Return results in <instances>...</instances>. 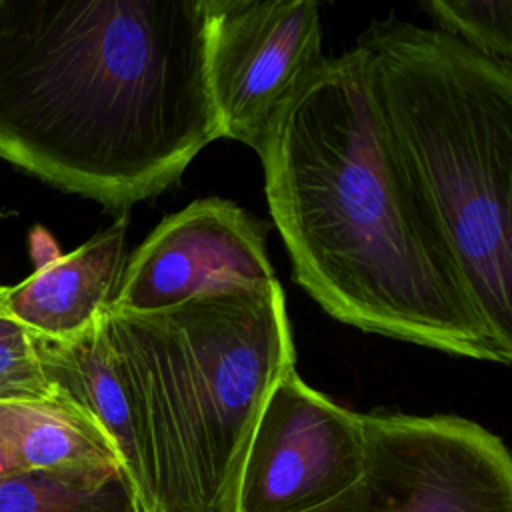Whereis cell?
Returning <instances> with one entry per match:
<instances>
[{
    "instance_id": "8fae6325",
    "label": "cell",
    "mask_w": 512,
    "mask_h": 512,
    "mask_svg": "<svg viewBox=\"0 0 512 512\" xmlns=\"http://www.w3.org/2000/svg\"><path fill=\"white\" fill-rule=\"evenodd\" d=\"M0 446L16 472H60L120 464L104 430L70 398L0 402Z\"/></svg>"
},
{
    "instance_id": "52a82bcc",
    "label": "cell",
    "mask_w": 512,
    "mask_h": 512,
    "mask_svg": "<svg viewBox=\"0 0 512 512\" xmlns=\"http://www.w3.org/2000/svg\"><path fill=\"white\" fill-rule=\"evenodd\" d=\"M362 464V414L292 370L268 394L252 430L236 512H308L352 486Z\"/></svg>"
},
{
    "instance_id": "7a4b0ae2",
    "label": "cell",
    "mask_w": 512,
    "mask_h": 512,
    "mask_svg": "<svg viewBox=\"0 0 512 512\" xmlns=\"http://www.w3.org/2000/svg\"><path fill=\"white\" fill-rule=\"evenodd\" d=\"M260 160L294 280L330 316L510 364L388 144L356 48L324 58L280 112Z\"/></svg>"
},
{
    "instance_id": "8992f818",
    "label": "cell",
    "mask_w": 512,
    "mask_h": 512,
    "mask_svg": "<svg viewBox=\"0 0 512 512\" xmlns=\"http://www.w3.org/2000/svg\"><path fill=\"white\" fill-rule=\"evenodd\" d=\"M206 80L220 136L258 156L286 104L324 62L314 0H206Z\"/></svg>"
},
{
    "instance_id": "7c38bea8",
    "label": "cell",
    "mask_w": 512,
    "mask_h": 512,
    "mask_svg": "<svg viewBox=\"0 0 512 512\" xmlns=\"http://www.w3.org/2000/svg\"><path fill=\"white\" fill-rule=\"evenodd\" d=\"M0 512H144L118 464L14 472L0 478Z\"/></svg>"
},
{
    "instance_id": "2e32d148",
    "label": "cell",
    "mask_w": 512,
    "mask_h": 512,
    "mask_svg": "<svg viewBox=\"0 0 512 512\" xmlns=\"http://www.w3.org/2000/svg\"><path fill=\"white\" fill-rule=\"evenodd\" d=\"M182 512H236V504L232 502H218L210 506H200V508H188Z\"/></svg>"
},
{
    "instance_id": "e0dca14e",
    "label": "cell",
    "mask_w": 512,
    "mask_h": 512,
    "mask_svg": "<svg viewBox=\"0 0 512 512\" xmlns=\"http://www.w3.org/2000/svg\"><path fill=\"white\" fill-rule=\"evenodd\" d=\"M16 470H14V466H12V462H10V458L6 456V452L2 450V446H0V478H4V476H8V474H14Z\"/></svg>"
},
{
    "instance_id": "4fadbf2b",
    "label": "cell",
    "mask_w": 512,
    "mask_h": 512,
    "mask_svg": "<svg viewBox=\"0 0 512 512\" xmlns=\"http://www.w3.org/2000/svg\"><path fill=\"white\" fill-rule=\"evenodd\" d=\"M468 48L512 66V0H428L422 4Z\"/></svg>"
},
{
    "instance_id": "ba28073f",
    "label": "cell",
    "mask_w": 512,
    "mask_h": 512,
    "mask_svg": "<svg viewBox=\"0 0 512 512\" xmlns=\"http://www.w3.org/2000/svg\"><path fill=\"white\" fill-rule=\"evenodd\" d=\"M276 280L266 228L224 198L166 216L126 258L112 310L154 312L198 294Z\"/></svg>"
},
{
    "instance_id": "5b68a950",
    "label": "cell",
    "mask_w": 512,
    "mask_h": 512,
    "mask_svg": "<svg viewBox=\"0 0 512 512\" xmlns=\"http://www.w3.org/2000/svg\"><path fill=\"white\" fill-rule=\"evenodd\" d=\"M358 480L308 512H512V458L484 426L448 414H362Z\"/></svg>"
},
{
    "instance_id": "9a60e30c",
    "label": "cell",
    "mask_w": 512,
    "mask_h": 512,
    "mask_svg": "<svg viewBox=\"0 0 512 512\" xmlns=\"http://www.w3.org/2000/svg\"><path fill=\"white\" fill-rule=\"evenodd\" d=\"M30 246H32V256H34L36 266H40L60 254L52 236L42 228H34V232L30 234Z\"/></svg>"
},
{
    "instance_id": "3957f363",
    "label": "cell",
    "mask_w": 512,
    "mask_h": 512,
    "mask_svg": "<svg viewBox=\"0 0 512 512\" xmlns=\"http://www.w3.org/2000/svg\"><path fill=\"white\" fill-rule=\"evenodd\" d=\"M354 48L396 160L512 356V66L398 18Z\"/></svg>"
},
{
    "instance_id": "5bb4252c",
    "label": "cell",
    "mask_w": 512,
    "mask_h": 512,
    "mask_svg": "<svg viewBox=\"0 0 512 512\" xmlns=\"http://www.w3.org/2000/svg\"><path fill=\"white\" fill-rule=\"evenodd\" d=\"M0 284V402L42 400L56 394L38 358L36 338L6 306Z\"/></svg>"
},
{
    "instance_id": "9c48e42d",
    "label": "cell",
    "mask_w": 512,
    "mask_h": 512,
    "mask_svg": "<svg viewBox=\"0 0 512 512\" xmlns=\"http://www.w3.org/2000/svg\"><path fill=\"white\" fill-rule=\"evenodd\" d=\"M126 232L128 216L122 214L74 252L6 286L10 314L36 338L64 340L88 328L114 300L126 266Z\"/></svg>"
},
{
    "instance_id": "30bf717a",
    "label": "cell",
    "mask_w": 512,
    "mask_h": 512,
    "mask_svg": "<svg viewBox=\"0 0 512 512\" xmlns=\"http://www.w3.org/2000/svg\"><path fill=\"white\" fill-rule=\"evenodd\" d=\"M36 348L52 388L80 406L104 430L144 512H156L150 462L130 394L106 336L104 312L70 338H36Z\"/></svg>"
},
{
    "instance_id": "277c9868",
    "label": "cell",
    "mask_w": 512,
    "mask_h": 512,
    "mask_svg": "<svg viewBox=\"0 0 512 512\" xmlns=\"http://www.w3.org/2000/svg\"><path fill=\"white\" fill-rule=\"evenodd\" d=\"M154 480L156 512L236 504L240 466L296 354L278 280L154 312L104 310Z\"/></svg>"
},
{
    "instance_id": "6da1fadb",
    "label": "cell",
    "mask_w": 512,
    "mask_h": 512,
    "mask_svg": "<svg viewBox=\"0 0 512 512\" xmlns=\"http://www.w3.org/2000/svg\"><path fill=\"white\" fill-rule=\"evenodd\" d=\"M206 0H0V158L106 208L222 138Z\"/></svg>"
}]
</instances>
